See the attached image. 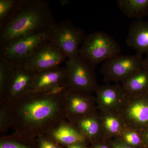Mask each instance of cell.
I'll list each match as a JSON object with an SVG mask.
<instances>
[{
    "mask_svg": "<svg viewBox=\"0 0 148 148\" xmlns=\"http://www.w3.org/2000/svg\"><path fill=\"white\" fill-rule=\"evenodd\" d=\"M34 73L33 91L47 92L55 86L66 84L65 68L59 66Z\"/></svg>",
    "mask_w": 148,
    "mask_h": 148,
    "instance_id": "15",
    "label": "cell"
},
{
    "mask_svg": "<svg viewBox=\"0 0 148 148\" xmlns=\"http://www.w3.org/2000/svg\"><path fill=\"white\" fill-rule=\"evenodd\" d=\"M11 127V116L8 106L0 105V132H7Z\"/></svg>",
    "mask_w": 148,
    "mask_h": 148,
    "instance_id": "24",
    "label": "cell"
},
{
    "mask_svg": "<svg viewBox=\"0 0 148 148\" xmlns=\"http://www.w3.org/2000/svg\"><path fill=\"white\" fill-rule=\"evenodd\" d=\"M22 1V0H0V27L14 16Z\"/></svg>",
    "mask_w": 148,
    "mask_h": 148,
    "instance_id": "21",
    "label": "cell"
},
{
    "mask_svg": "<svg viewBox=\"0 0 148 148\" xmlns=\"http://www.w3.org/2000/svg\"><path fill=\"white\" fill-rule=\"evenodd\" d=\"M0 148H39L37 139L14 132L0 138Z\"/></svg>",
    "mask_w": 148,
    "mask_h": 148,
    "instance_id": "20",
    "label": "cell"
},
{
    "mask_svg": "<svg viewBox=\"0 0 148 148\" xmlns=\"http://www.w3.org/2000/svg\"><path fill=\"white\" fill-rule=\"evenodd\" d=\"M49 32L21 37L0 47V58L14 65H23L49 41Z\"/></svg>",
    "mask_w": 148,
    "mask_h": 148,
    "instance_id": "4",
    "label": "cell"
},
{
    "mask_svg": "<svg viewBox=\"0 0 148 148\" xmlns=\"http://www.w3.org/2000/svg\"><path fill=\"white\" fill-rule=\"evenodd\" d=\"M66 93L32 91L7 106L14 132L38 138L67 120Z\"/></svg>",
    "mask_w": 148,
    "mask_h": 148,
    "instance_id": "1",
    "label": "cell"
},
{
    "mask_svg": "<svg viewBox=\"0 0 148 148\" xmlns=\"http://www.w3.org/2000/svg\"><path fill=\"white\" fill-rule=\"evenodd\" d=\"M69 3V1L68 0H61V3L62 5H65Z\"/></svg>",
    "mask_w": 148,
    "mask_h": 148,
    "instance_id": "31",
    "label": "cell"
},
{
    "mask_svg": "<svg viewBox=\"0 0 148 148\" xmlns=\"http://www.w3.org/2000/svg\"><path fill=\"white\" fill-rule=\"evenodd\" d=\"M70 122L74 125L91 145L107 138L103 130L100 113L98 110Z\"/></svg>",
    "mask_w": 148,
    "mask_h": 148,
    "instance_id": "13",
    "label": "cell"
},
{
    "mask_svg": "<svg viewBox=\"0 0 148 148\" xmlns=\"http://www.w3.org/2000/svg\"><path fill=\"white\" fill-rule=\"evenodd\" d=\"M143 68L148 69V54L146 58L143 61Z\"/></svg>",
    "mask_w": 148,
    "mask_h": 148,
    "instance_id": "30",
    "label": "cell"
},
{
    "mask_svg": "<svg viewBox=\"0 0 148 148\" xmlns=\"http://www.w3.org/2000/svg\"><path fill=\"white\" fill-rule=\"evenodd\" d=\"M125 95L148 92V69H143L135 72L122 83Z\"/></svg>",
    "mask_w": 148,
    "mask_h": 148,
    "instance_id": "17",
    "label": "cell"
},
{
    "mask_svg": "<svg viewBox=\"0 0 148 148\" xmlns=\"http://www.w3.org/2000/svg\"><path fill=\"white\" fill-rule=\"evenodd\" d=\"M55 23L47 2L22 0L14 16L0 27V47L21 37L49 32Z\"/></svg>",
    "mask_w": 148,
    "mask_h": 148,
    "instance_id": "2",
    "label": "cell"
},
{
    "mask_svg": "<svg viewBox=\"0 0 148 148\" xmlns=\"http://www.w3.org/2000/svg\"><path fill=\"white\" fill-rule=\"evenodd\" d=\"M142 55H118L105 61L101 72L104 81L118 84L143 68Z\"/></svg>",
    "mask_w": 148,
    "mask_h": 148,
    "instance_id": "7",
    "label": "cell"
},
{
    "mask_svg": "<svg viewBox=\"0 0 148 148\" xmlns=\"http://www.w3.org/2000/svg\"><path fill=\"white\" fill-rule=\"evenodd\" d=\"M121 49L112 37L96 31L86 36L80 47L79 55L93 69L103 61L119 55Z\"/></svg>",
    "mask_w": 148,
    "mask_h": 148,
    "instance_id": "3",
    "label": "cell"
},
{
    "mask_svg": "<svg viewBox=\"0 0 148 148\" xmlns=\"http://www.w3.org/2000/svg\"><path fill=\"white\" fill-rule=\"evenodd\" d=\"M66 70V91L92 94L98 86L94 69L79 56L68 59Z\"/></svg>",
    "mask_w": 148,
    "mask_h": 148,
    "instance_id": "5",
    "label": "cell"
},
{
    "mask_svg": "<svg viewBox=\"0 0 148 148\" xmlns=\"http://www.w3.org/2000/svg\"><path fill=\"white\" fill-rule=\"evenodd\" d=\"M145 148H148V127L143 130Z\"/></svg>",
    "mask_w": 148,
    "mask_h": 148,
    "instance_id": "28",
    "label": "cell"
},
{
    "mask_svg": "<svg viewBox=\"0 0 148 148\" xmlns=\"http://www.w3.org/2000/svg\"><path fill=\"white\" fill-rule=\"evenodd\" d=\"M120 138L135 148H145L143 131L125 127Z\"/></svg>",
    "mask_w": 148,
    "mask_h": 148,
    "instance_id": "22",
    "label": "cell"
},
{
    "mask_svg": "<svg viewBox=\"0 0 148 148\" xmlns=\"http://www.w3.org/2000/svg\"><path fill=\"white\" fill-rule=\"evenodd\" d=\"M112 144L113 148H135L130 145L120 138L112 139Z\"/></svg>",
    "mask_w": 148,
    "mask_h": 148,
    "instance_id": "27",
    "label": "cell"
},
{
    "mask_svg": "<svg viewBox=\"0 0 148 148\" xmlns=\"http://www.w3.org/2000/svg\"><path fill=\"white\" fill-rule=\"evenodd\" d=\"M39 148H65L64 146L56 143L46 135L38 137L37 139Z\"/></svg>",
    "mask_w": 148,
    "mask_h": 148,
    "instance_id": "25",
    "label": "cell"
},
{
    "mask_svg": "<svg viewBox=\"0 0 148 148\" xmlns=\"http://www.w3.org/2000/svg\"><path fill=\"white\" fill-rule=\"evenodd\" d=\"M126 43L137 53L148 54V21L136 19L131 24Z\"/></svg>",
    "mask_w": 148,
    "mask_h": 148,
    "instance_id": "16",
    "label": "cell"
},
{
    "mask_svg": "<svg viewBox=\"0 0 148 148\" xmlns=\"http://www.w3.org/2000/svg\"><path fill=\"white\" fill-rule=\"evenodd\" d=\"M117 4L128 18L141 19L148 15V0H118Z\"/></svg>",
    "mask_w": 148,
    "mask_h": 148,
    "instance_id": "19",
    "label": "cell"
},
{
    "mask_svg": "<svg viewBox=\"0 0 148 148\" xmlns=\"http://www.w3.org/2000/svg\"><path fill=\"white\" fill-rule=\"evenodd\" d=\"M89 148H113L112 144V139L106 138L98 143L91 145Z\"/></svg>",
    "mask_w": 148,
    "mask_h": 148,
    "instance_id": "26",
    "label": "cell"
},
{
    "mask_svg": "<svg viewBox=\"0 0 148 148\" xmlns=\"http://www.w3.org/2000/svg\"><path fill=\"white\" fill-rule=\"evenodd\" d=\"M67 120L72 122L97 111L95 97L91 94L66 91Z\"/></svg>",
    "mask_w": 148,
    "mask_h": 148,
    "instance_id": "11",
    "label": "cell"
},
{
    "mask_svg": "<svg viewBox=\"0 0 148 148\" xmlns=\"http://www.w3.org/2000/svg\"><path fill=\"white\" fill-rule=\"evenodd\" d=\"M95 92L96 105L99 111L118 114L125 96L121 85L98 86Z\"/></svg>",
    "mask_w": 148,
    "mask_h": 148,
    "instance_id": "12",
    "label": "cell"
},
{
    "mask_svg": "<svg viewBox=\"0 0 148 148\" xmlns=\"http://www.w3.org/2000/svg\"><path fill=\"white\" fill-rule=\"evenodd\" d=\"M14 65L0 58V96L3 93Z\"/></svg>",
    "mask_w": 148,
    "mask_h": 148,
    "instance_id": "23",
    "label": "cell"
},
{
    "mask_svg": "<svg viewBox=\"0 0 148 148\" xmlns=\"http://www.w3.org/2000/svg\"><path fill=\"white\" fill-rule=\"evenodd\" d=\"M34 74L23 65H14L4 91L0 96V105L8 106L33 91Z\"/></svg>",
    "mask_w": 148,
    "mask_h": 148,
    "instance_id": "8",
    "label": "cell"
},
{
    "mask_svg": "<svg viewBox=\"0 0 148 148\" xmlns=\"http://www.w3.org/2000/svg\"><path fill=\"white\" fill-rule=\"evenodd\" d=\"M99 113L106 137L112 139L120 138L126 126L119 115L101 111Z\"/></svg>",
    "mask_w": 148,
    "mask_h": 148,
    "instance_id": "18",
    "label": "cell"
},
{
    "mask_svg": "<svg viewBox=\"0 0 148 148\" xmlns=\"http://www.w3.org/2000/svg\"><path fill=\"white\" fill-rule=\"evenodd\" d=\"M45 135L66 148L77 143L87 144L88 142L87 139L74 125L67 120L61 122Z\"/></svg>",
    "mask_w": 148,
    "mask_h": 148,
    "instance_id": "14",
    "label": "cell"
},
{
    "mask_svg": "<svg viewBox=\"0 0 148 148\" xmlns=\"http://www.w3.org/2000/svg\"><path fill=\"white\" fill-rule=\"evenodd\" d=\"M118 114L126 127L138 130L148 127V92L125 95Z\"/></svg>",
    "mask_w": 148,
    "mask_h": 148,
    "instance_id": "9",
    "label": "cell"
},
{
    "mask_svg": "<svg viewBox=\"0 0 148 148\" xmlns=\"http://www.w3.org/2000/svg\"><path fill=\"white\" fill-rule=\"evenodd\" d=\"M67 148H89V147H88L86 143H79L70 146Z\"/></svg>",
    "mask_w": 148,
    "mask_h": 148,
    "instance_id": "29",
    "label": "cell"
},
{
    "mask_svg": "<svg viewBox=\"0 0 148 148\" xmlns=\"http://www.w3.org/2000/svg\"><path fill=\"white\" fill-rule=\"evenodd\" d=\"M49 41L60 49L69 59L79 55L80 47L86 36L84 32L69 20L56 23L49 32Z\"/></svg>",
    "mask_w": 148,
    "mask_h": 148,
    "instance_id": "6",
    "label": "cell"
},
{
    "mask_svg": "<svg viewBox=\"0 0 148 148\" xmlns=\"http://www.w3.org/2000/svg\"><path fill=\"white\" fill-rule=\"evenodd\" d=\"M67 58L59 48L49 41L22 65L32 71L38 72L59 67Z\"/></svg>",
    "mask_w": 148,
    "mask_h": 148,
    "instance_id": "10",
    "label": "cell"
}]
</instances>
